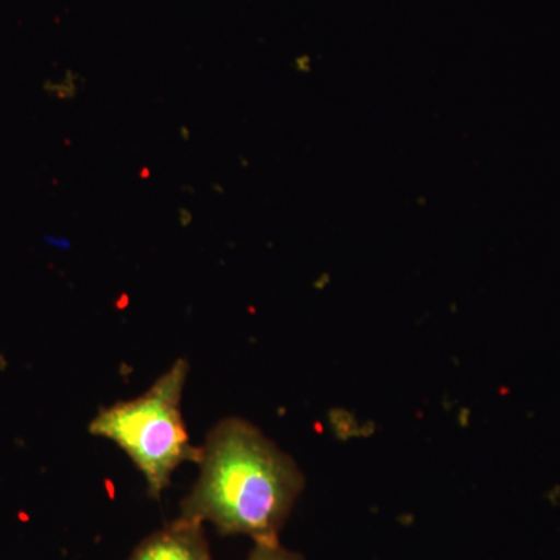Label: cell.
I'll return each mask as SVG.
<instances>
[{"mask_svg": "<svg viewBox=\"0 0 560 560\" xmlns=\"http://www.w3.org/2000/svg\"><path fill=\"white\" fill-rule=\"evenodd\" d=\"M197 464L200 477L179 517L212 523L224 536L279 541L305 485L291 456L248 420L230 418L210 430Z\"/></svg>", "mask_w": 560, "mask_h": 560, "instance_id": "obj_1", "label": "cell"}, {"mask_svg": "<svg viewBox=\"0 0 560 560\" xmlns=\"http://www.w3.org/2000/svg\"><path fill=\"white\" fill-rule=\"evenodd\" d=\"M187 377L189 361H176L136 399L102 408L88 429L92 436L114 442L130 456L154 500L171 486L180 464L200 459L201 447L190 444L180 411Z\"/></svg>", "mask_w": 560, "mask_h": 560, "instance_id": "obj_2", "label": "cell"}, {"mask_svg": "<svg viewBox=\"0 0 560 560\" xmlns=\"http://www.w3.org/2000/svg\"><path fill=\"white\" fill-rule=\"evenodd\" d=\"M128 560H213L202 523L178 517L147 537Z\"/></svg>", "mask_w": 560, "mask_h": 560, "instance_id": "obj_3", "label": "cell"}, {"mask_svg": "<svg viewBox=\"0 0 560 560\" xmlns=\"http://www.w3.org/2000/svg\"><path fill=\"white\" fill-rule=\"evenodd\" d=\"M248 560H304L298 552L283 548L279 541H265L254 545Z\"/></svg>", "mask_w": 560, "mask_h": 560, "instance_id": "obj_4", "label": "cell"}]
</instances>
